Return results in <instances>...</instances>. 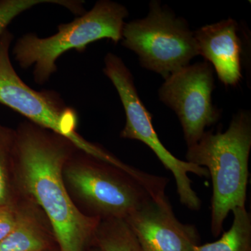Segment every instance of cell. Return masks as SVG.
I'll return each mask as SVG.
<instances>
[{"label":"cell","mask_w":251,"mask_h":251,"mask_svg":"<svg viewBox=\"0 0 251 251\" xmlns=\"http://www.w3.org/2000/svg\"><path fill=\"white\" fill-rule=\"evenodd\" d=\"M77 149L62 135L30 122L14 130L13 175L18 194L33 201L49 221L59 251H84L100 219L80 210L63 169Z\"/></svg>","instance_id":"obj_1"},{"label":"cell","mask_w":251,"mask_h":251,"mask_svg":"<svg viewBox=\"0 0 251 251\" xmlns=\"http://www.w3.org/2000/svg\"><path fill=\"white\" fill-rule=\"evenodd\" d=\"M251 150L249 110L235 114L226 131H205L197 143L187 149L186 161L206 168L212 181L211 231L214 237L223 232L230 211L245 206Z\"/></svg>","instance_id":"obj_2"},{"label":"cell","mask_w":251,"mask_h":251,"mask_svg":"<svg viewBox=\"0 0 251 251\" xmlns=\"http://www.w3.org/2000/svg\"><path fill=\"white\" fill-rule=\"evenodd\" d=\"M128 15L124 5L100 0L72 22L59 25L53 35L40 38L29 33L20 38L13 49L15 60L23 69L33 67L34 81L43 85L57 72L56 62L67 51L83 52L89 44L100 39L120 42Z\"/></svg>","instance_id":"obj_3"},{"label":"cell","mask_w":251,"mask_h":251,"mask_svg":"<svg viewBox=\"0 0 251 251\" xmlns=\"http://www.w3.org/2000/svg\"><path fill=\"white\" fill-rule=\"evenodd\" d=\"M13 39L9 30L0 37V103L25 117L29 122L67 138L79 151L117 166L116 156L77 133V112L66 105L58 93L33 90L19 77L10 59Z\"/></svg>","instance_id":"obj_4"},{"label":"cell","mask_w":251,"mask_h":251,"mask_svg":"<svg viewBox=\"0 0 251 251\" xmlns=\"http://www.w3.org/2000/svg\"><path fill=\"white\" fill-rule=\"evenodd\" d=\"M81 152L64 165L63 177L69 194L80 201L89 216L125 220L153 198L143 185L116 167Z\"/></svg>","instance_id":"obj_5"},{"label":"cell","mask_w":251,"mask_h":251,"mask_svg":"<svg viewBox=\"0 0 251 251\" xmlns=\"http://www.w3.org/2000/svg\"><path fill=\"white\" fill-rule=\"evenodd\" d=\"M121 42L137 54L142 67L164 79L199 55L187 21L158 0L150 1L146 17L125 23Z\"/></svg>","instance_id":"obj_6"},{"label":"cell","mask_w":251,"mask_h":251,"mask_svg":"<svg viewBox=\"0 0 251 251\" xmlns=\"http://www.w3.org/2000/svg\"><path fill=\"white\" fill-rule=\"evenodd\" d=\"M104 74L116 89L125 112L126 124L120 137L139 140L151 149L165 168L173 173L181 204L191 210L199 211L201 201L192 188L188 174L208 177L207 170L179 159L162 144L153 128L152 116L140 99L133 75L123 60L116 54L108 52L104 58Z\"/></svg>","instance_id":"obj_7"},{"label":"cell","mask_w":251,"mask_h":251,"mask_svg":"<svg viewBox=\"0 0 251 251\" xmlns=\"http://www.w3.org/2000/svg\"><path fill=\"white\" fill-rule=\"evenodd\" d=\"M214 69L209 62L189 64L165 79L158 98L179 118L187 147L195 145L221 116L213 104Z\"/></svg>","instance_id":"obj_8"},{"label":"cell","mask_w":251,"mask_h":251,"mask_svg":"<svg viewBox=\"0 0 251 251\" xmlns=\"http://www.w3.org/2000/svg\"><path fill=\"white\" fill-rule=\"evenodd\" d=\"M142 251H193L200 235L175 217L168 198L149 200L125 219Z\"/></svg>","instance_id":"obj_9"},{"label":"cell","mask_w":251,"mask_h":251,"mask_svg":"<svg viewBox=\"0 0 251 251\" xmlns=\"http://www.w3.org/2000/svg\"><path fill=\"white\" fill-rule=\"evenodd\" d=\"M238 23L232 18L206 25L194 31L198 54L212 64L226 86L235 87L242 78V41Z\"/></svg>","instance_id":"obj_10"},{"label":"cell","mask_w":251,"mask_h":251,"mask_svg":"<svg viewBox=\"0 0 251 251\" xmlns=\"http://www.w3.org/2000/svg\"><path fill=\"white\" fill-rule=\"evenodd\" d=\"M20 205L18 224L7 237L0 241V251L52 250V243L55 239L50 225L40 208L21 196Z\"/></svg>","instance_id":"obj_11"},{"label":"cell","mask_w":251,"mask_h":251,"mask_svg":"<svg viewBox=\"0 0 251 251\" xmlns=\"http://www.w3.org/2000/svg\"><path fill=\"white\" fill-rule=\"evenodd\" d=\"M232 226L219 240L198 244L193 251H251V216L245 206L234 209Z\"/></svg>","instance_id":"obj_12"},{"label":"cell","mask_w":251,"mask_h":251,"mask_svg":"<svg viewBox=\"0 0 251 251\" xmlns=\"http://www.w3.org/2000/svg\"><path fill=\"white\" fill-rule=\"evenodd\" d=\"M94 241L101 251H142L125 220L100 221Z\"/></svg>","instance_id":"obj_13"},{"label":"cell","mask_w":251,"mask_h":251,"mask_svg":"<svg viewBox=\"0 0 251 251\" xmlns=\"http://www.w3.org/2000/svg\"><path fill=\"white\" fill-rule=\"evenodd\" d=\"M14 130L0 124V206L16 202L20 196L13 175Z\"/></svg>","instance_id":"obj_14"},{"label":"cell","mask_w":251,"mask_h":251,"mask_svg":"<svg viewBox=\"0 0 251 251\" xmlns=\"http://www.w3.org/2000/svg\"><path fill=\"white\" fill-rule=\"evenodd\" d=\"M55 4L64 6L72 12L80 9L78 1L68 0H0V37L7 30L10 23L28 9L41 4Z\"/></svg>","instance_id":"obj_15"},{"label":"cell","mask_w":251,"mask_h":251,"mask_svg":"<svg viewBox=\"0 0 251 251\" xmlns=\"http://www.w3.org/2000/svg\"><path fill=\"white\" fill-rule=\"evenodd\" d=\"M21 196L16 202L0 206V241L2 240L16 227L21 211Z\"/></svg>","instance_id":"obj_16"},{"label":"cell","mask_w":251,"mask_h":251,"mask_svg":"<svg viewBox=\"0 0 251 251\" xmlns=\"http://www.w3.org/2000/svg\"><path fill=\"white\" fill-rule=\"evenodd\" d=\"M90 251H101V250L97 247V248H95V249H92Z\"/></svg>","instance_id":"obj_17"},{"label":"cell","mask_w":251,"mask_h":251,"mask_svg":"<svg viewBox=\"0 0 251 251\" xmlns=\"http://www.w3.org/2000/svg\"><path fill=\"white\" fill-rule=\"evenodd\" d=\"M52 251V250H51V251Z\"/></svg>","instance_id":"obj_18"}]
</instances>
